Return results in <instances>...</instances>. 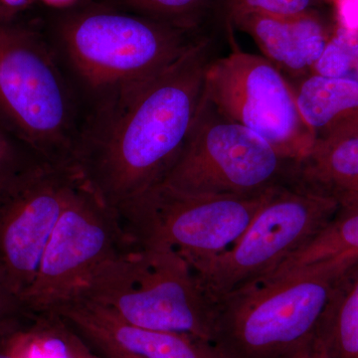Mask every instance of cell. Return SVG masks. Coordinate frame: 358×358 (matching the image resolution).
I'll return each instance as SVG.
<instances>
[{
	"label": "cell",
	"instance_id": "1",
	"mask_svg": "<svg viewBox=\"0 0 358 358\" xmlns=\"http://www.w3.org/2000/svg\"><path fill=\"white\" fill-rule=\"evenodd\" d=\"M213 59L211 39L202 37L159 74L93 105L75 164L110 208L166 178L199 115Z\"/></svg>",
	"mask_w": 358,
	"mask_h": 358
},
{
	"label": "cell",
	"instance_id": "2",
	"mask_svg": "<svg viewBox=\"0 0 358 358\" xmlns=\"http://www.w3.org/2000/svg\"><path fill=\"white\" fill-rule=\"evenodd\" d=\"M355 263L310 264L214 301V345L226 358L285 357L317 334L336 285Z\"/></svg>",
	"mask_w": 358,
	"mask_h": 358
},
{
	"label": "cell",
	"instance_id": "3",
	"mask_svg": "<svg viewBox=\"0 0 358 358\" xmlns=\"http://www.w3.org/2000/svg\"><path fill=\"white\" fill-rule=\"evenodd\" d=\"M202 37L194 30L105 7L65 14L59 50L93 105L159 74Z\"/></svg>",
	"mask_w": 358,
	"mask_h": 358
},
{
	"label": "cell",
	"instance_id": "4",
	"mask_svg": "<svg viewBox=\"0 0 358 358\" xmlns=\"http://www.w3.org/2000/svg\"><path fill=\"white\" fill-rule=\"evenodd\" d=\"M57 55L34 30L0 22V117L40 159L76 166L84 122Z\"/></svg>",
	"mask_w": 358,
	"mask_h": 358
},
{
	"label": "cell",
	"instance_id": "5",
	"mask_svg": "<svg viewBox=\"0 0 358 358\" xmlns=\"http://www.w3.org/2000/svg\"><path fill=\"white\" fill-rule=\"evenodd\" d=\"M78 298L94 301L134 326L213 343V303L189 264L173 250L129 241Z\"/></svg>",
	"mask_w": 358,
	"mask_h": 358
},
{
	"label": "cell",
	"instance_id": "6",
	"mask_svg": "<svg viewBox=\"0 0 358 358\" xmlns=\"http://www.w3.org/2000/svg\"><path fill=\"white\" fill-rule=\"evenodd\" d=\"M338 200L298 183L271 190L243 234L215 258L192 267L212 303L272 274L338 213Z\"/></svg>",
	"mask_w": 358,
	"mask_h": 358
},
{
	"label": "cell",
	"instance_id": "7",
	"mask_svg": "<svg viewBox=\"0 0 358 358\" xmlns=\"http://www.w3.org/2000/svg\"><path fill=\"white\" fill-rule=\"evenodd\" d=\"M272 189L253 196L192 194L160 182L115 212L129 241L173 250L195 267L239 239Z\"/></svg>",
	"mask_w": 358,
	"mask_h": 358
},
{
	"label": "cell",
	"instance_id": "8",
	"mask_svg": "<svg viewBox=\"0 0 358 358\" xmlns=\"http://www.w3.org/2000/svg\"><path fill=\"white\" fill-rule=\"evenodd\" d=\"M294 164L203 96L182 152L162 181L192 194L253 196L291 181Z\"/></svg>",
	"mask_w": 358,
	"mask_h": 358
},
{
	"label": "cell",
	"instance_id": "9",
	"mask_svg": "<svg viewBox=\"0 0 358 358\" xmlns=\"http://www.w3.org/2000/svg\"><path fill=\"white\" fill-rule=\"evenodd\" d=\"M117 212L85 182L59 218L22 303L39 320L78 298L96 273L128 247Z\"/></svg>",
	"mask_w": 358,
	"mask_h": 358
},
{
	"label": "cell",
	"instance_id": "10",
	"mask_svg": "<svg viewBox=\"0 0 358 358\" xmlns=\"http://www.w3.org/2000/svg\"><path fill=\"white\" fill-rule=\"evenodd\" d=\"M204 95L219 114L253 131L289 162L298 164L315 148V134L299 109L294 86L263 56L234 49L214 58Z\"/></svg>",
	"mask_w": 358,
	"mask_h": 358
},
{
	"label": "cell",
	"instance_id": "11",
	"mask_svg": "<svg viewBox=\"0 0 358 358\" xmlns=\"http://www.w3.org/2000/svg\"><path fill=\"white\" fill-rule=\"evenodd\" d=\"M82 180L77 166L41 162L0 192V286L21 301Z\"/></svg>",
	"mask_w": 358,
	"mask_h": 358
},
{
	"label": "cell",
	"instance_id": "12",
	"mask_svg": "<svg viewBox=\"0 0 358 358\" xmlns=\"http://www.w3.org/2000/svg\"><path fill=\"white\" fill-rule=\"evenodd\" d=\"M53 317L77 334H95L141 358H226L210 341L189 334L134 326L87 299L69 301Z\"/></svg>",
	"mask_w": 358,
	"mask_h": 358
},
{
	"label": "cell",
	"instance_id": "13",
	"mask_svg": "<svg viewBox=\"0 0 358 358\" xmlns=\"http://www.w3.org/2000/svg\"><path fill=\"white\" fill-rule=\"evenodd\" d=\"M230 23L251 37L280 71L307 77L327 43L320 20L310 13L279 16L240 13L229 16Z\"/></svg>",
	"mask_w": 358,
	"mask_h": 358
},
{
	"label": "cell",
	"instance_id": "14",
	"mask_svg": "<svg viewBox=\"0 0 358 358\" xmlns=\"http://www.w3.org/2000/svg\"><path fill=\"white\" fill-rule=\"evenodd\" d=\"M315 143L358 136V82L310 74L294 87Z\"/></svg>",
	"mask_w": 358,
	"mask_h": 358
},
{
	"label": "cell",
	"instance_id": "15",
	"mask_svg": "<svg viewBox=\"0 0 358 358\" xmlns=\"http://www.w3.org/2000/svg\"><path fill=\"white\" fill-rule=\"evenodd\" d=\"M292 181L338 200L341 208L358 207V136L315 143L294 164Z\"/></svg>",
	"mask_w": 358,
	"mask_h": 358
},
{
	"label": "cell",
	"instance_id": "16",
	"mask_svg": "<svg viewBox=\"0 0 358 358\" xmlns=\"http://www.w3.org/2000/svg\"><path fill=\"white\" fill-rule=\"evenodd\" d=\"M317 334L331 358H358V262L339 280Z\"/></svg>",
	"mask_w": 358,
	"mask_h": 358
},
{
	"label": "cell",
	"instance_id": "17",
	"mask_svg": "<svg viewBox=\"0 0 358 358\" xmlns=\"http://www.w3.org/2000/svg\"><path fill=\"white\" fill-rule=\"evenodd\" d=\"M331 259L357 262L358 207L339 208L333 220L310 243L266 278L275 277L294 268Z\"/></svg>",
	"mask_w": 358,
	"mask_h": 358
},
{
	"label": "cell",
	"instance_id": "18",
	"mask_svg": "<svg viewBox=\"0 0 358 358\" xmlns=\"http://www.w3.org/2000/svg\"><path fill=\"white\" fill-rule=\"evenodd\" d=\"M131 13L195 30L210 6L211 0H117Z\"/></svg>",
	"mask_w": 358,
	"mask_h": 358
},
{
	"label": "cell",
	"instance_id": "19",
	"mask_svg": "<svg viewBox=\"0 0 358 358\" xmlns=\"http://www.w3.org/2000/svg\"><path fill=\"white\" fill-rule=\"evenodd\" d=\"M310 74L358 82V31L339 26Z\"/></svg>",
	"mask_w": 358,
	"mask_h": 358
},
{
	"label": "cell",
	"instance_id": "20",
	"mask_svg": "<svg viewBox=\"0 0 358 358\" xmlns=\"http://www.w3.org/2000/svg\"><path fill=\"white\" fill-rule=\"evenodd\" d=\"M43 162L17 138L7 136L0 129V192L24 173Z\"/></svg>",
	"mask_w": 358,
	"mask_h": 358
},
{
	"label": "cell",
	"instance_id": "21",
	"mask_svg": "<svg viewBox=\"0 0 358 358\" xmlns=\"http://www.w3.org/2000/svg\"><path fill=\"white\" fill-rule=\"evenodd\" d=\"M312 0H226L228 17L240 13L294 15L307 13Z\"/></svg>",
	"mask_w": 358,
	"mask_h": 358
},
{
	"label": "cell",
	"instance_id": "22",
	"mask_svg": "<svg viewBox=\"0 0 358 358\" xmlns=\"http://www.w3.org/2000/svg\"><path fill=\"white\" fill-rule=\"evenodd\" d=\"M38 327L39 320H33L0 336V358H30Z\"/></svg>",
	"mask_w": 358,
	"mask_h": 358
},
{
	"label": "cell",
	"instance_id": "23",
	"mask_svg": "<svg viewBox=\"0 0 358 358\" xmlns=\"http://www.w3.org/2000/svg\"><path fill=\"white\" fill-rule=\"evenodd\" d=\"M35 319L20 299L0 286V336Z\"/></svg>",
	"mask_w": 358,
	"mask_h": 358
},
{
	"label": "cell",
	"instance_id": "24",
	"mask_svg": "<svg viewBox=\"0 0 358 358\" xmlns=\"http://www.w3.org/2000/svg\"><path fill=\"white\" fill-rule=\"evenodd\" d=\"M50 324L64 341L68 358H101L92 352L86 343L69 327L66 326L62 320L52 317Z\"/></svg>",
	"mask_w": 358,
	"mask_h": 358
},
{
	"label": "cell",
	"instance_id": "25",
	"mask_svg": "<svg viewBox=\"0 0 358 358\" xmlns=\"http://www.w3.org/2000/svg\"><path fill=\"white\" fill-rule=\"evenodd\" d=\"M77 336L86 343L92 352L101 358H141L122 350L107 339L95 334H77Z\"/></svg>",
	"mask_w": 358,
	"mask_h": 358
},
{
	"label": "cell",
	"instance_id": "26",
	"mask_svg": "<svg viewBox=\"0 0 358 358\" xmlns=\"http://www.w3.org/2000/svg\"><path fill=\"white\" fill-rule=\"evenodd\" d=\"M282 358H331L317 334Z\"/></svg>",
	"mask_w": 358,
	"mask_h": 358
},
{
	"label": "cell",
	"instance_id": "27",
	"mask_svg": "<svg viewBox=\"0 0 358 358\" xmlns=\"http://www.w3.org/2000/svg\"><path fill=\"white\" fill-rule=\"evenodd\" d=\"M341 27L358 31V0H336Z\"/></svg>",
	"mask_w": 358,
	"mask_h": 358
},
{
	"label": "cell",
	"instance_id": "28",
	"mask_svg": "<svg viewBox=\"0 0 358 358\" xmlns=\"http://www.w3.org/2000/svg\"><path fill=\"white\" fill-rule=\"evenodd\" d=\"M36 0H0V22H14L16 16L29 8Z\"/></svg>",
	"mask_w": 358,
	"mask_h": 358
},
{
	"label": "cell",
	"instance_id": "29",
	"mask_svg": "<svg viewBox=\"0 0 358 358\" xmlns=\"http://www.w3.org/2000/svg\"><path fill=\"white\" fill-rule=\"evenodd\" d=\"M45 6L55 9H68L76 6L79 0H39Z\"/></svg>",
	"mask_w": 358,
	"mask_h": 358
}]
</instances>
